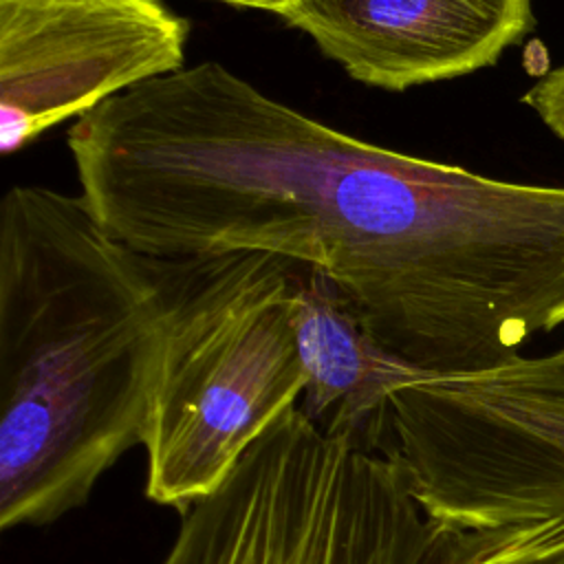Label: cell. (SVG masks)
<instances>
[{
  "label": "cell",
  "instance_id": "52a82bcc",
  "mask_svg": "<svg viewBox=\"0 0 564 564\" xmlns=\"http://www.w3.org/2000/svg\"><path fill=\"white\" fill-rule=\"evenodd\" d=\"M284 22L355 82L403 93L494 66L535 15L531 0H300Z\"/></svg>",
  "mask_w": 564,
  "mask_h": 564
},
{
  "label": "cell",
  "instance_id": "277c9868",
  "mask_svg": "<svg viewBox=\"0 0 564 564\" xmlns=\"http://www.w3.org/2000/svg\"><path fill=\"white\" fill-rule=\"evenodd\" d=\"M438 524L394 458L291 408L192 505L161 564H421Z\"/></svg>",
  "mask_w": 564,
  "mask_h": 564
},
{
  "label": "cell",
  "instance_id": "3957f363",
  "mask_svg": "<svg viewBox=\"0 0 564 564\" xmlns=\"http://www.w3.org/2000/svg\"><path fill=\"white\" fill-rule=\"evenodd\" d=\"M295 262L258 251L187 258L141 445L145 494L185 513L300 403L306 372L289 291Z\"/></svg>",
  "mask_w": 564,
  "mask_h": 564
},
{
  "label": "cell",
  "instance_id": "7a4b0ae2",
  "mask_svg": "<svg viewBox=\"0 0 564 564\" xmlns=\"http://www.w3.org/2000/svg\"><path fill=\"white\" fill-rule=\"evenodd\" d=\"M187 258L145 256L82 196L0 203V527L82 507L141 443Z\"/></svg>",
  "mask_w": 564,
  "mask_h": 564
},
{
  "label": "cell",
  "instance_id": "30bf717a",
  "mask_svg": "<svg viewBox=\"0 0 564 564\" xmlns=\"http://www.w3.org/2000/svg\"><path fill=\"white\" fill-rule=\"evenodd\" d=\"M520 101L529 106L560 141H564V64L538 79Z\"/></svg>",
  "mask_w": 564,
  "mask_h": 564
},
{
  "label": "cell",
  "instance_id": "9c48e42d",
  "mask_svg": "<svg viewBox=\"0 0 564 564\" xmlns=\"http://www.w3.org/2000/svg\"><path fill=\"white\" fill-rule=\"evenodd\" d=\"M421 564H564V520L478 531L438 527Z\"/></svg>",
  "mask_w": 564,
  "mask_h": 564
},
{
  "label": "cell",
  "instance_id": "ba28073f",
  "mask_svg": "<svg viewBox=\"0 0 564 564\" xmlns=\"http://www.w3.org/2000/svg\"><path fill=\"white\" fill-rule=\"evenodd\" d=\"M289 311L306 372L302 412L328 436L383 452L390 394L425 372L383 350L322 273H295Z\"/></svg>",
  "mask_w": 564,
  "mask_h": 564
},
{
  "label": "cell",
  "instance_id": "8992f818",
  "mask_svg": "<svg viewBox=\"0 0 564 564\" xmlns=\"http://www.w3.org/2000/svg\"><path fill=\"white\" fill-rule=\"evenodd\" d=\"M187 35L163 0H0V152L185 68Z\"/></svg>",
  "mask_w": 564,
  "mask_h": 564
},
{
  "label": "cell",
  "instance_id": "5b68a950",
  "mask_svg": "<svg viewBox=\"0 0 564 564\" xmlns=\"http://www.w3.org/2000/svg\"><path fill=\"white\" fill-rule=\"evenodd\" d=\"M381 454L438 527L564 520V348L405 381L390 394Z\"/></svg>",
  "mask_w": 564,
  "mask_h": 564
},
{
  "label": "cell",
  "instance_id": "6da1fadb",
  "mask_svg": "<svg viewBox=\"0 0 564 564\" xmlns=\"http://www.w3.org/2000/svg\"><path fill=\"white\" fill-rule=\"evenodd\" d=\"M66 145L86 207L128 247L302 264L425 375L500 366L564 324V187L361 141L220 62L106 99Z\"/></svg>",
  "mask_w": 564,
  "mask_h": 564
},
{
  "label": "cell",
  "instance_id": "8fae6325",
  "mask_svg": "<svg viewBox=\"0 0 564 564\" xmlns=\"http://www.w3.org/2000/svg\"><path fill=\"white\" fill-rule=\"evenodd\" d=\"M218 2H227L231 7L238 9H258V11H267V13H275L284 20V15L300 2V0H218Z\"/></svg>",
  "mask_w": 564,
  "mask_h": 564
}]
</instances>
